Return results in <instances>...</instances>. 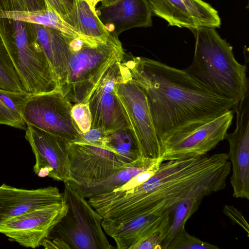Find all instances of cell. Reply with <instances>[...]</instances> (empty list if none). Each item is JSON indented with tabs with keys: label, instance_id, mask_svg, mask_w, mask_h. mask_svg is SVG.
Here are the masks:
<instances>
[{
	"label": "cell",
	"instance_id": "6da1fadb",
	"mask_svg": "<svg viewBox=\"0 0 249 249\" xmlns=\"http://www.w3.org/2000/svg\"><path fill=\"white\" fill-rule=\"evenodd\" d=\"M231 171L225 153L163 161L142 183L96 196L95 207L103 218L120 221L142 215L169 214L182 200L204 198L224 189Z\"/></svg>",
	"mask_w": 249,
	"mask_h": 249
},
{
	"label": "cell",
	"instance_id": "7a4b0ae2",
	"mask_svg": "<svg viewBox=\"0 0 249 249\" xmlns=\"http://www.w3.org/2000/svg\"><path fill=\"white\" fill-rule=\"evenodd\" d=\"M123 62L145 94L159 140L189 124L214 119L236 106L233 100L213 93L184 69L131 55Z\"/></svg>",
	"mask_w": 249,
	"mask_h": 249
},
{
	"label": "cell",
	"instance_id": "3957f363",
	"mask_svg": "<svg viewBox=\"0 0 249 249\" xmlns=\"http://www.w3.org/2000/svg\"><path fill=\"white\" fill-rule=\"evenodd\" d=\"M195 38L193 61L184 69L216 94L232 99L236 106L249 93L246 64L235 59L232 47L214 28L189 29Z\"/></svg>",
	"mask_w": 249,
	"mask_h": 249
},
{
	"label": "cell",
	"instance_id": "277c9868",
	"mask_svg": "<svg viewBox=\"0 0 249 249\" xmlns=\"http://www.w3.org/2000/svg\"><path fill=\"white\" fill-rule=\"evenodd\" d=\"M119 36L109 33L106 41L71 40V55L66 83L60 89L75 104H88L89 96L107 69L124 59L125 53Z\"/></svg>",
	"mask_w": 249,
	"mask_h": 249
},
{
	"label": "cell",
	"instance_id": "5b68a950",
	"mask_svg": "<svg viewBox=\"0 0 249 249\" xmlns=\"http://www.w3.org/2000/svg\"><path fill=\"white\" fill-rule=\"evenodd\" d=\"M65 214L52 227L40 246L46 249H111L103 232V218L70 185L64 182Z\"/></svg>",
	"mask_w": 249,
	"mask_h": 249
},
{
	"label": "cell",
	"instance_id": "8992f818",
	"mask_svg": "<svg viewBox=\"0 0 249 249\" xmlns=\"http://www.w3.org/2000/svg\"><path fill=\"white\" fill-rule=\"evenodd\" d=\"M0 36L25 91L37 94L60 89L31 23L0 18Z\"/></svg>",
	"mask_w": 249,
	"mask_h": 249
},
{
	"label": "cell",
	"instance_id": "52a82bcc",
	"mask_svg": "<svg viewBox=\"0 0 249 249\" xmlns=\"http://www.w3.org/2000/svg\"><path fill=\"white\" fill-rule=\"evenodd\" d=\"M233 117V111L229 110L214 119L167 133L159 140L160 158L163 162L206 154L224 139Z\"/></svg>",
	"mask_w": 249,
	"mask_h": 249
},
{
	"label": "cell",
	"instance_id": "ba28073f",
	"mask_svg": "<svg viewBox=\"0 0 249 249\" xmlns=\"http://www.w3.org/2000/svg\"><path fill=\"white\" fill-rule=\"evenodd\" d=\"M72 107L60 89L29 93L22 117L26 125L34 126L71 142H81V133L71 116Z\"/></svg>",
	"mask_w": 249,
	"mask_h": 249
},
{
	"label": "cell",
	"instance_id": "9c48e42d",
	"mask_svg": "<svg viewBox=\"0 0 249 249\" xmlns=\"http://www.w3.org/2000/svg\"><path fill=\"white\" fill-rule=\"evenodd\" d=\"M126 69L123 80L117 85V95L127 116L140 157L159 158V141L145 94Z\"/></svg>",
	"mask_w": 249,
	"mask_h": 249
},
{
	"label": "cell",
	"instance_id": "30bf717a",
	"mask_svg": "<svg viewBox=\"0 0 249 249\" xmlns=\"http://www.w3.org/2000/svg\"><path fill=\"white\" fill-rule=\"evenodd\" d=\"M126 69L123 60L113 64L91 93L88 102L91 117V128H101L110 132L130 128L116 91L117 85L123 80Z\"/></svg>",
	"mask_w": 249,
	"mask_h": 249
},
{
	"label": "cell",
	"instance_id": "8fae6325",
	"mask_svg": "<svg viewBox=\"0 0 249 249\" xmlns=\"http://www.w3.org/2000/svg\"><path fill=\"white\" fill-rule=\"evenodd\" d=\"M68 159L69 177L65 181L67 183L101 180L127 164L116 153L84 142H70Z\"/></svg>",
	"mask_w": 249,
	"mask_h": 249
},
{
	"label": "cell",
	"instance_id": "7c38bea8",
	"mask_svg": "<svg viewBox=\"0 0 249 249\" xmlns=\"http://www.w3.org/2000/svg\"><path fill=\"white\" fill-rule=\"evenodd\" d=\"M26 125L25 138L36 159L33 166L35 174L66 181L69 177L70 141L34 126Z\"/></svg>",
	"mask_w": 249,
	"mask_h": 249
},
{
	"label": "cell",
	"instance_id": "4fadbf2b",
	"mask_svg": "<svg viewBox=\"0 0 249 249\" xmlns=\"http://www.w3.org/2000/svg\"><path fill=\"white\" fill-rule=\"evenodd\" d=\"M66 210L63 200L37 208L0 223V233L21 246L35 249Z\"/></svg>",
	"mask_w": 249,
	"mask_h": 249
},
{
	"label": "cell",
	"instance_id": "5bb4252c",
	"mask_svg": "<svg viewBox=\"0 0 249 249\" xmlns=\"http://www.w3.org/2000/svg\"><path fill=\"white\" fill-rule=\"evenodd\" d=\"M236 127L224 139L230 145L229 160L232 165L231 183L233 196L249 199V93L234 107Z\"/></svg>",
	"mask_w": 249,
	"mask_h": 249
},
{
	"label": "cell",
	"instance_id": "9a60e30c",
	"mask_svg": "<svg viewBox=\"0 0 249 249\" xmlns=\"http://www.w3.org/2000/svg\"><path fill=\"white\" fill-rule=\"evenodd\" d=\"M152 14L166 21L169 26L188 29L219 27L217 10L202 0H147Z\"/></svg>",
	"mask_w": 249,
	"mask_h": 249
},
{
	"label": "cell",
	"instance_id": "2e32d148",
	"mask_svg": "<svg viewBox=\"0 0 249 249\" xmlns=\"http://www.w3.org/2000/svg\"><path fill=\"white\" fill-rule=\"evenodd\" d=\"M62 201V193L56 187L29 190L3 183L0 186V223L37 208Z\"/></svg>",
	"mask_w": 249,
	"mask_h": 249
},
{
	"label": "cell",
	"instance_id": "e0dca14e",
	"mask_svg": "<svg viewBox=\"0 0 249 249\" xmlns=\"http://www.w3.org/2000/svg\"><path fill=\"white\" fill-rule=\"evenodd\" d=\"M95 12L108 32L117 36L128 30L152 25V13L147 0H117L100 5Z\"/></svg>",
	"mask_w": 249,
	"mask_h": 249
},
{
	"label": "cell",
	"instance_id": "ac0fdd59",
	"mask_svg": "<svg viewBox=\"0 0 249 249\" xmlns=\"http://www.w3.org/2000/svg\"><path fill=\"white\" fill-rule=\"evenodd\" d=\"M169 221V214L142 215L126 221L103 218L102 227L115 241L118 249L130 248L147 236L164 230Z\"/></svg>",
	"mask_w": 249,
	"mask_h": 249
},
{
	"label": "cell",
	"instance_id": "d6986e66",
	"mask_svg": "<svg viewBox=\"0 0 249 249\" xmlns=\"http://www.w3.org/2000/svg\"><path fill=\"white\" fill-rule=\"evenodd\" d=\"M36 39L51 67L61 89L67 76L71 55V40L60 32L44 26L31 23Z\"/></svg>",
	"mask_w": 249,
	"mask_h": 249
},
{
	"label": "cell",
	"instance_id": "ffe728a7",
	"mask_svg": "<svg viewBox=\"0 0 249 249\" xmlns=\"http://www.w3.org/2000/svg\"><path fill=\"white\" fill-rule=\"evenodd\" d=\"M160 162H163L160 158L150 159L140 157L136 160L127 164L112 175L102 179L68 183L80 196L88 198L113 191L125 184L137 174L148 169Z\"/></svg>",
	"mask_w": 249,
	"mask_h": 249
},
{
	"label": "cell",
	"instance_id": "44dd1931",
	"mask_svg": "<svg viewBox=\"0 0 249 249\" xmlns=\"http://www.w3.org/2000/svg\"><path fill=\"white\" fill-rule=\"evenodd\" d=\"M46 2L47 8L45 9L32 11H3L0 13V18H12L51 28L60 32L70 39L78 38L89 39L63 19L46 0Z\"/></svg>",
	"mask_w": 249,
	"mask_h": 249
},
{
	"label": "cell",
	"instance_id": "7402d4cb",
	"mask_svg": "<svg viewBox=\"0 0 249 249\" xmlns=\"http://www.w3.org/2000/svg\"><path fill=\"white\" fill-rule=\"evenodd\" d=\"M67 22L88 39L106 41L109 35L87 0H74Z\"/></svg>",
	"mask_w": 249,
	"mask_h": 249
},
{
	"label": "cell",
	"instance_id": "603a6c76",
	"mask_svg": "<svg viewBox=\"0 0 249 249\" xmlns=\"http://www.w3.org/2000/svg\"><path fill=\"white\" fill-rule=\"evenodd\" d=\"M203 198L200 196L189 197L177 203L171 209L168 224L162 231L161 249H166L177 232L185 227L187 221L197 210Z\"/></svg>",
	"mask_w": 249,
	"mask_h": 249
},
{
	"label": "cell",
	"instance_id": "cb8c5ba5",
	"mask_svg": "<svg viewBox=\"0 0 249 249\" xmlns=\"http://www.w3.org/2000/svg\"><path fill=\"white\" fill-rule=\"evenodd\" d=\"M104 148L118 155L127 164L141 157L130 128H121L107 132Z\"/></svg>",
	"mask_w": 249,
	"mask_h": 249
},
{
	"label": "cell",
	"instance_id": "d4e9b609",
	"mask_svg": "<svg viewBox=\"0 0 249 249\" xmlns=\"http://www.w3.org/2000/svg\"><path fill=\"white\" fill-rule=\"evenodd\" d=\"M0 89L11 91H25L0 36Z\"/></svg>",
	"mask_w": 249,
	"mask_h": 249
},
{
	"label": "cell",
	"instance_id": "484cf974",
	"mask_svg": "<svg viewBox=\"0 0 249 249\" xmlns=\"http://www.w3.org/2000/svg\"><path fill=\"white\" fill-rule=\"evenodd\" d=\"M29 93L0 89V100L12 112L17 120L26 128L22 113Z\"/></svg>",
	"mask_w": 249,
	"mask_h": 249
},
{
	"label": "cell",
	"instance_id": "4316f807",
	"mask_svg": "<svg viewBox=\"0 0 249 249\" xmlns=\"http://www.w3.org/2000/svg\"><path fill=\"white\" fill-rule=\"evenodd\" d=\"M219 248L189 234L185 227L173 237L166 249H218Z\"/></svg>",
	"mask_w": 249,
	"mask_h": 249
},
{
	"label": "cell",
	"instance_id": "83f0119b",
	"mask_svg": "<svg viewBox=\"0 0 249 249\" xmlns=\"http://www.w3.org/2000/svg\"><path fill=\"white\" fill-rule=\"evenodd\" d=\"M71 116L81 133L91 128V117L88 104L76 103L72 105Z\"/></svg>",
	"mask_w": 249,
	"mask_h": 249
},
{
	"label": "cell",
	"instance_id": "f1b7e54d",
	"mask_svg": "<svg viewBox=\"0 0 249 249\" xmlns=\"http://www.w3.org/2000/svg\"><path fill=\"white\" fill-rule=\"evenodd\" d=\"M46 8V0H8L6 11H32Z\"/></svg>",
	"mask_w": 249,
	"mask_h": 249
},
{
	"label": "cell",
	"instance_id": "f546056e",
	"mask_svg": "<svg viewBox=\"0 0 249 249\" xmlns=\"http://www.w3.org/2000/svg\"><path fill=\"white\" fill-rule=\"evenodd\" d=\"M163 230L154 232L142 238L132 246L130 249H161Z\"/></svg>",
	"mask_w": 249,
	"mask_h": 249
},
{
	"label": "cell",
	"instance_id": "4dcf8cb0",
	"mask_svg": "<svg viewBox=\"0 0 249 249\" xmlns=\"http://www.w3.org/2000/svg\"><path fill=\"white\" fill-rule=\"evenodd\" d=\"M107 132L103 128H90L85 133H81L82 141L104 148V142Z\"/></svg>",
	"mask_w": 249,
	"mask_h": 249
},
{
	"label": "cell",
	"instance_id": "1f68e13d",
	"mask_svg": "<svg viewBox=\"0 0 249 249\" xmlns=\"http://www.w3.org/2000/svg\"><path fill=\"white\" fill-rule=\"evenodd\" d=\"M223 212L231 221L240 226L249 237V226L241 212L232 205H225L223 207Z\"/></svg>",
	"mask_w": 249,
	"mask_h": 249
},
{
	"label": "cell",
	"instance_id": "d6a6232c",
	"mask_svg": "<svg viewBox=\"0 0 249 249\" xmlns=\"http://www.w3.org/2000/svg\"><path fill=\"white\" fill-rule=\"evenodd\" d=\"M0 124H5L21 129H26L17 120L14 114L0 100Z\"/></svg>",
	"mask_w": 249,
	"mask_h": 249
},
{
	"label": "cell",
	"instance_id": "836d02e7",
	"mask_svg": "<svg viewBox=\"0 0 249 249\" xmlns=\"http://www.w3.org/2000/svg\"><path fill=\"white\" fill-rule=\"evenodd\" d=\"M53 9L66 21L69 19V13L62 0H46Z\"/></svg>",
	"mask_w": 249,
	"mask_h": 249
},
{
	"label": "cell",
	"instance_id": "e575fe53",
	"mask_svg": "<svg viewBox=\"0 0 249 249\" xmlns=\"http://www.w3.org/2000/svg\"><path fill=\"white\" fill-rule=\"evenodd\" d=\"M93 11L95 12L96 5L101 0H87Z\"/></svg>",
	"mask_w": 249,
	"mask_h": 249
},
{
	"label": "cell",
	"instance_id": "d590c367",
	"mask_svg": "<svg viewBox=\"0 0 249 249\" xmlns=\"http://www.w3.org/2000/svg\"><path fill=\"white\" fill-rule=\"evenodd\" d=\"M8 0H0V13L7 10Z\"/></svg>",
	"mask_w": 249,
	"mask_h": 249
},
{
	"label": "cell",
	"instance_id": "8d00e7d4",
	"mask_svg": "<svg viewBox=\"0 0 249 249\" xmlns=\"http://www.w3.org/2000/svg\"><path fill=\"white\" fill-rule=\"evenodd\" d=\"M62 1L64 3L69 13L71 8L74 0H62Z\"/></svg>",
	"mask_w": 249,
	"mask_h": 249
},
{
	"label": "cell",
	"instance_id": "74e56055",
	"mask_svg": "<svg viewBox=\"0 0 249 249\" xmlns=\"http://www.w3.org/2000/svg\"><path fill=\"white\" fill-rule=\"evenodd\" d=\"M117 0H101V5L106 6L112 4Z\"/></svg>",
	"mask_w": 249,
	"mask_h": 249
}]
</instances>
